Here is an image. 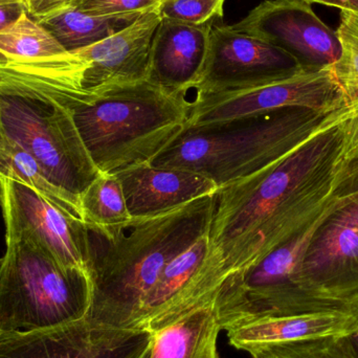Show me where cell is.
Wrapping results in <instances>:
<instances>
[{
	"mask_svg": "<svg viewBox=\"0 0 358 358\" xmlns=\"http://www.w3.org/2000/svg\"><path fill=\"white\" fill-rule=\"evenodd\" d=\"M357 189L358 100L330 113L279 161L217 191L196 303L213 304L229 279Z\"/></svg>",
	"mask_w": 358,
	"mask_h": 358,
	"instance_id": "1",
	"label": "cell"
},
{
	"mask_svg": "<svg viewBox=\"0 0 358 358\" xmlns=\"http://www.w3.org/2000/svg\"><path fill=\"white\" fill-rule=\"evenodd\" d=\"M216 193L122 224L85 223L92 282V302L85 319L138 329L147 296L164 267L210 229Z\"/></svg>",
	"mask_w": 358,
	"mask_h": 358,
	"instance_id": "2",
	"label": "cell"
},
{
	"mask_svg": "<svg viewBox=\"0 0 358 358\" xmlns=\"http://www.w3.org/2000/svg\"><path fill=\"white\" fill-rule=\"evenodd\" d=\"M187 94L149 80L109 90L69 110L82 142L101 173L151 164L185 132Z\"/></svg>",
	"mask_w": 358,
	"mask_h": 358,
	"instance_id": "3",
	"label": "cell"
},
{
	"mask_svg": "<svg viewBox=\"0 0 358 358\" xmlns=\"http://www.w3.org/2000/svg\"><path fill=\"white\" fill-rule=\"evenodd\" d=\"M159 8L94 45L35 60L0 64V87L45 96L69 110L86 106L113 88L148 80Z\"/></svg>",
	"mask_w": 358,
	"mask_h": 358,
	"instance_id": "4",
	"label": "cell"
},
{
	"mask_svg": "<svg viewBox=\"0 0 358 358\" xmlns=\"http://www.w3.org/2000/svg\"><path fill=\"white\" fill-rule=\"evenodd\" d=\"M329 113L294 107L219 125L187 128L150 165L196 172L219 189L285 157Z\"/></svg>",
	"mask_w": 358,
	"mask_h": 358,
	"instance_id": "5",
	"label": "cell"
},
{
	"mask_svg": "<svg viewBox=\"0 0 358 358\" xmlns=\"http://www.w3.org/2000/svg\"><path fill=\"white\" fill-rule=\"evenodd\" d=\"M0 259V334L52 329L85 319L92 282L22 234L6 231Z\"/></svg>",
	"mask_w": 358,
	"mask_h": 358,
	"instance_id": "6",
	"label": "cell"
},
{
	"mask_svg": "<svg viewBox=\"0 0 358 358\" xmlns=\"http://www.w3.org/2000/svg\"><path fill=\"white\" fill-rule=\"evenodd\" d=\"M0 138L20 146L52 185L79 201L101 174L71 111L45 96L0 87Z\"/></svg>",
	"mask_w": 358,
	"mask_h": 358,
	"instance_id": "7",
	"label": "cell"
},
{
	"mask_svg": "<svg viewBox=\"0 0 358 358\" xmlns=\"http://www.w3.org/2000/svg\"><path fill=\"white\" fill-rule=\"evenodd\" d=\"M299 315L358 308V191L317 225L294 277Z\"/></svg>",
	"mask_w": 358,
	"mask_h": 358,
	"instance_id": "8",
	"label": "cell"
},
{
	"mask_svg": "<svg viewBox=\"0 0 358 358\" xmlns=\"http://www.w3.org/2000/svg\"><path fill=\"white\" fill-rule=\"evenodd\" d=\"M189 101L187 128L219 125L294 107L331 113L348 104L332 65L301 67L289 75L246 87L195 92Z\"/></svg>",
	"mask_w": 358,
	"mask_h": 358,
	"instance_id": "9",
	"label": "cell"
},
{
	"mask_svg": "<svg viewBox=\"0 0 358 358\" xmlns=\"http://www.w3.org/2000/svg\"><path fill=\"white\" fill-rule=\"evenodd\" d=\"M153 334L86 319L29 332L0 334V358H142Z\"/></svg>",
	"mask_w": 358,
	"mask_h": 358,
	"instance_id": "10",
	"label": "cell"
},
{
	"mask_svg": "<svg viewBox=\"0 0 358 358\" xmlns=\"http://www.w3.org/2000/svg\"><path fill=\"white\" fill-rule=\"evenodd\" d=\"M231 27L284 50L303 67L329 66L341 55L336 31L305 0H263Z\"/></svg>",
	"mask_w": 358,
	"mask_h": 358,
	"instance_id": "11",
	"label": "cell"
},
{
	"mask_svg": "<svg viewBox=\"0 0 358 358\" xmlns=\"http://www.w3.org/2000/svg\"><path fill=\"white\" fill-rule=\"evenodd\" d=\"M6 231L22 234L67 268L88 273L87 227L18 181H0Z\"/></svg>",
	"mask_w": 358,
	"mask_h": 358,
	"instance_id": "12",
	"label": "cell"
},
{
	"mask_svg": "<svg viewBox=\"0 0 358 358\" xmlns=\"http://www.w3.org/2000/svg\"><path fill=\"white\" fill-rule=\"evenodd\" d=\"M296 59L231 25H214L208 57L195 92H218L256 85L300 69Z\"/></svg>",
	"mask_w": 358,
	"mask_h": 358,
	"instance_id": "13",
	"label": "cell"
},
{
	"mask_svg": "<svg viewBox=\"0 0 358 358\" xmlns=\"http://www.w3.org/2000/svg\"><path fill=\"white\" fill-rule=\"evenodd\" d=\"M212 27L213 22L193 25L162 19L151 43L149 81L189 94L203 69Z\"/></svg>",
	"mask_w": 358,
	"mask_h": 358,
	"instance_id": "14",
	"label": "cell"
},
{
	"mask_svg": "<svg viewBox=\"0 0 358 358\" xmlns=\"http://www.w3.org/2000/svg\"><path fill=\"white\" fill-rule=\"evenodd\" d=\"M115 176L121 181L131 218L155 216L218 191V187L201 174L150 164Z\"/></svg>",
	"mask_w": 358,
	"mask_h": 358,
	"instance_id": "15",
	"label": "cell"
},
{
	"mask_svg": "<svg viewBox=\"0 0 358 358\" xmlns=\"http://www.w3.org/2000/svg\"><path fill=\"white\" fill-rule=\"evenodd\" d=\"M208 231L172 259L147 296L138 329L155 334L185 317L194 280L208 254Z\"/></svg>",
	"mask_w": 358,
	"mask_h": 358,
	"instance_id": "16",
	"label": "cell"
},
{
	"mask_svg": "<svg viewBox=\"0 0 358 358\" xmlns=\"http://www.w3.org/2000/svg\"><path fill=\"white\" fill-rule=\"evenodd\" d=\"M357 309L352 313H323L267 317L225 332L229 344L243 351L258 345L344 336L355 329Z\"/></svg>",
	"mask_w": 358,
	"mask_h": 358,
	"instance_id": "17",
	"label": "cell"
},
{
	"mask_svg": "<svg viewBox=\"0 0 358 358\" xmlns=\"http://www.w3.org/2000/svg\"><path fill=\"white\" fill-rule=\"evenodd\" d=\"M220 331L214 307L208 305L153 334L149 358H220Z\"/></svg>",
	"mask_w": 358,
	"mask_h": 358,
	"instance_id": "18",
	"label": "cell"
},
{
	"mask_svg": "<svg viewBox=\"0 0 358 358\" xmlns=\"http://www.w3.org/2000/svg\"><path fill=\"white\" fill-rule=\"evenodd\" d=\"M143 14L96 16L67 4L37 20L71 52L94 45L123 31Z\"/></svg>",
	"mask_w": 358,
	"mask_h": 358,
	"instance_id": "19",
	"label": "cell"
},
{
	"mask_svg": "<svg viewBox=\"0 0 358 358\" xmlns=\"http://www.w3.org/2000/svg\"><path fill=\"white\" fill-rule=\"evenodd\" d=\"M4 179L31 187L67 214L83 221L79 200L52 185L37 162L20 146L0 138V181Z\"/></svg>",
	"mask_w": 358,
	"mask_h": 358,
	"instance_id": "20",
	"label": "cell"
},
{
	"mask_svg": "<svg viewBox=\"0 0 358 358\" xmlns=\"http://www.w3.org/2000/svg\"><path fill=\"white\" fill-rule=\"evenodd\" d=\"M65 50L29 14L0 31V64L65 54Z\"/></svg>",
	"mask_w": 358,
	"mask_h": 358,
	"instance_id": "21",
	"label": "cell"
},
{
	"mask_svg": "<svg viewBox=\"0 0 358 358\" xmlns=\"http://www.w3.org/2000/svg\"><path fill=\"white\" fill-rule=\"evenodd\" d=\"M82 218L86 224L111 227L131 219L121 181L113 174L101 173L80 197Z\"/></svg>",
	"mask_w": 358,
	"mask_h": 358,
	"instance_id": "22",
	"label": "cell"
},
{
	"mask_svg": "<svg viewBox=\"0 0 358 358\" xmlns=\"http://www.w3.org/2000/svg\"><path fill=\"white\" fill-rule=\"evenodd\" d=\"M336 31L341 55L332 69L347 102H355L358 100V10H341L340 25Z\"/></svg>",
	"mask_w": 358,
	"mask_h": 358,
	"instance_id": "23",
	"label": "cell"
},
{
	"mask_svg": "<svg viewBox=\"0 0 358 358\" xmlns=\"http://www.w3.org/2000/svg\"><path fill=\"white\" fill-rule=\"evenodd\" d=\"M336 336L258 345L246 349L252 358H341Z\"/></svg>",
	"mask_w": 358,
	"mask_h": 358,
	"instance_id": "24",
	"label": "cell"
},
{
	"mask_svg": "<svg viewBox=\"0 0 358 358\" xmlns=\"http://www.w3.org/2000/svg\"><path fill=\"white\" fill-rule=\"evenodd\" d=\"M227 0H163L159 6L162 19L201 25L223 17Z\"/></svg>",
	"mask_w": 358,
	"mask_h": 358,
	"instance_id": "25",
	"label": "cell"
},
{
	"mask_svg": "<svg viewBox=\"0 0 358 358\" xmlns=\"http://www.w3.org/2000/svg\"><path fill=\"white\" fill-rule=\"evenodd\" d=\"M163 0H73L71 2L83 12L96 16L144 14L159 8Z\"/></svg>",
	"mask_w": 358,
	"mask_h": 358,
	"instance_id": "26",
	"label": "cell"
},
{
	"mask_svg": "<svg viewBox=\"0 0 358 358\" xmlns=\"http://www.w3.org/2000/svg\"><path fill=\"white\" fill-rule=\"evenodd\" d=\"M27 13V0H0V31Z\"/></svg>",
	"mask_w": 358,
	"mask_h": 358,
	"instance_id": "27",
	"label": "cell"
},
{
	"mask_svg": "<svg viewBox=\"0 0 358 358\" xmlns=\"http://www.w3.org/2000/svg\"><path fill=\"white\" fill-rule=\"evenodd\" d=\"M73 1V0H27V13L29 17L37 21Z\"/></svg>",
	"mask_w": 358,
	"mask_h": 358,
	"instance_id": "28",
	"label": "cell"
},
{
	"mask_svg": "<svg viewBox=\"0 0 358 358\" xmlns=\"http://www.w3.org/2000/svg\"><path fill=\"white\" fill-rule=\"evenodd\" d=\"M334 341L341 358H358V309L355 329L344 336H336Z\"/></svg>",
	"mask_w": 358,
	"mask_h": 358,
	"instance_id": "29",
	"label": "cell"
},
{
	"mask_svg": "<svg viewBox=\"0 0 358 358\" xmlns=\"http://www.w3.org/2000/svg\"><path fill=\"white\" fill-rule=\"evenodd\" d=\"M308 3H319L324 4V6H331V8H340V10H345V8H350L348 0H305Z\"/></svg>",
	"mask_w": 358,
	"mask_h": 358,
	"instance_id": "30",
	"label": "cell"
},
{
	"mask_svg": "<svg viewBox=\"0 0 358 358\" xmlns=\"http://www.w3.org/2000/svg\"><path fill=\"white\" fill-rule=\"evenodd\" d=\"M350 4V8L352 10H358V0H348Z\"/></svg>",
	"mask_w": 358,
	"mask_h": 358,
	"instance_id": "31",
	"label": "cell"
},
{
	"mask_svg": "<svg viewBox=\"0 0 358 358\" xmlns=\"http://www.w3.org/2000/svg\"><path fill=\"white\" fill-rule=\"evenodd\" d=\"M149 355H150V349H149L148 352H147L142 358H149Z\"/></svg>",
	"mask_w": 358,
	"mask_h": 358,
	"instance_id": "32",
	"label": "cell"
}]
</instances>
